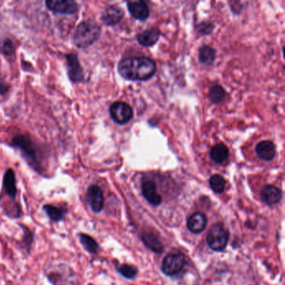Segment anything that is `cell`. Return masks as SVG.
I'll return each instance as SVG.
<instances>
[{"instance_id":"6da1fadb","label":"cell","mask_w":285,"mask_h":285,"mask_svg":"<svg viewBox=\"0 0 285 285\" xmlns=\"http://www.w3.org/2000/svg\"><path fill=\"white\" fill-rule=\"evenodd\" d=\"M156 70V63L145 56L123 59L118 64L120 75L129 81H146L154 76Z\"/></svg>"},{"instance_id":"7a4b0ae2","label":"cell","mask_w":285,"mask_h":285,"mask_svg":"<svg viewBox=\"0 0 285 285\" xmlns=\"http://www.w3.org/2000/svg\"><path fill=\"white\" fill-rule=\"evenodd\" d=\"M102 34V29L96 21L84 20L79 24L74 34V44L79 49H85L95 44Z\"/></svg>"},{"instance_id":"3957f363","label":"cell","mask_w":285,"mask_h":285,"mask_svg":"<svg viewBox=\"0 0 285 285\" xmlns=\"http://www.w3.org/2000/svg\"><path fill=\"white\" fill-rule=\"evenodd\" d=\"M12 144L15 147L20 149L22 151V153L26 157L29 164L37 172H40V166H40V163H39L38 151H37L35 143L29 139V137L23 136V135L18 136L13 139Z\"/></svg>"},{"instance_id":"277c9868","label":"cell","mask_w":285,"mask_h":285,"mask_svg":"<svg viewBox=\"0 0 285 285\" xmlns=\"http://www.w3.org/2000/svg\"><path fill=\"white\" fill-rule=\"evenodd\" d=\"M229 232L223 224H213L207 233V243L214 251H223L227 247Z\"/></svg>"},{"instance_id":"5b68a950","label":"cell","mask_w":285,"mask_h":285,"mask_svg":"<svg viewBox=\"0 0 285 285\" xmlns=\"http://www.w3.org/2000/svg\"><path fill=\"white\" fill-rule=\"evenodd\" d=\"M185 265V257L180 252L169 253L163 259L162 270L167 276H174L183 270Z\"/></svg>"},{"instance_id":"8992f818","label":"cell","mask_w":285,"mask_h":285,"mask_svg":"<svg viewBox=\"0 0 285 285\" xmlns=\"http://www.w3.org/2000/svg\"><path fill=\"white\" fill-rule=\"evenodd\" d=\"M110 114L114 122L119 125H125L133 117L132 108L125 102L113 103L110 107Z\"/></svg>"},{"instance_id":"52a82bcc","label":"cell","mask_w":285,"mask_h":285,"mask_svg":"<svg viewBox=\"0 0 285 285\" xmlns=\"http://www.w3.org/2000/svg\"><path fill=\"white\" fill-rule=\"evenodd\" d=\"M45 4L50 11L61 15H74L78 11V4L73 0H49Z\"/></svg>"},{"instance_id":"ba28073f","label":"cell","mask_w":285,"mask_h":285,"mask_svg":"<svg viewBox=\"0 0 285 285\" xmlns=\"http://www.w3.org/2000/svg\"><path fill=\"white\" fill-rule=\"evenodd\" d=\"M86 200L94 213H99L104 207V194L97 185H91L86 192Z\"/></svg>"},{"instance_id":"9c48e42d","label":"cell","mask_w":285,"mask_h":285,"mask_svg":"<svg viewBox=\"0 0 285 285\" xmlns=\"http://www.w3.org/2000/svg\"><path fill=\"white\" fill-rule=\"evenodd\" d=\"M66 57L68 76L73 83H80L84 80V72L82 69L78 56L76 54H69Z\"/></svg>"},{"instance_id":"30bf717a","label":"cell","mask_w":285,"mask_h":285,"mask_svg":"<svg viewBox=\"0 0 285 285\" xmlns=\"http://www.w3.org/2000/svg\"><path fill=\"white\" fill-rule=\"evenodd\" d=\"M283 194L281 190L274 185H266L260 191V198L263 203L268 206L276 205L281 201Z\"/></svg>"},{"instance_id":"8fae6325","label":"cell","mask_w":285,"mask_h":285,"mask_svg":"<svg viewBox=\"0 0 285 285\" xmlns=\"http://www.w3.org/2000/svg\"><path fill=\"white\" fill-rule=\"evenodd\" d=\"M142 194L149 204L153 206L160 205L163 201L160 194L157 192V184L153 181L145 180L142 183Z\"/></svg>"},{"instance_id":"7c38bea8","label":"cell","mask_w":285,"mask_h":285,"mask_svg":"<svg viewBox=\"0 0 285 285\" xmlns=\"http://www.w3.org/2000/svg\"><path fill=\"white\" fill-rule=\"evenodd\" d=\"M127 9L132 17L138 20L145 21L150 15L148 6L143 1H129L127 2Z\"/></svg>"},{"instance_id":"4fadbf2b","label":"cell","mask_w":285,"mask_h":285,"mask_svg":"<svg viewBox=\"0 0 285 285\" xmlns=\"http://www.w3.org/2000/svg\"><path fill=\"white\" fill-rule=\"evenodd\" d=\"M124 17L122 9H120L117 6L111 5L107 7L102 14V20L103 23L112 26L120 23Z\"/></svg>"},{"instance_id":"5bb4252c","label":"cell","mask_w":285,"mask_h":285,"mask_svg":"<svg viewBox=\"0 0 285 285\" xmlns=\"http://www.w3.org/2000/svg\"><path fill=\"white\" fill-rule=\"evenodd\" d=\"M258 157L264 161H272L276 155V148L273 142L271 141H262L256 145L255 148Z\"/></svg>"},{"instance_id":"9a60e30c","label":"cell","mask_w":285,"mask_h":285,"mask_svg":"<svg viewBox=\"0 0 285 285\" xmlns=\"http://www.w3.org/2000/svg\"><path fill=\"white\" fill-rule=\"evenodd\" d=\"M207 216L204 213H195L187 219V227L193 233H200L207 226Z\"/></svg>"},{"instance_id":"2e32d148","label":"cell","mask_w":285,"mask_h":285,"mask_svg":"<svg viewBox=\"0 0 285 285\" xmlns=\"http://www.w3.org/2000/svg\"><path fill=\"white\" fill-rule=\"evenodd\" d=\"M3 186L6 194L11 199H15L17 195V186L15 173L12 169H8L6 171L3 176Z\"/></svg>"},{"instance_id":"e0dca14e","label":"cell","mask_w":285,"mask_h":285,"mask_svg":"<svg viewBox=\"0 0 285 285\" xmlns=\"http://www.w3.org/2000/svg\"><path fill=\"white\" fill-rule=\"evenodd\" d=\"M160 37V31L157 29L145 30L137 35V41L142 46L150 47L154 45Z\"/></svg>"},{"instance_id":"ac0fdd59","label":"cell","mask_w":285,"mask_h":285,"mask_svg":"<svg viewBox=\"0 0 285 285\" xmlns=\"http://www.w3.org/2000/svg\"><path fill=\"white\" fill-rule=\"evenodd\" d=\"M142 239L146 247L156 253H162L164 249L163 243L159 238L152 232H144Z\"/></svg>"},{"instance_id":"d6986e66","label":"cell","mask_w":285,"mask_h":285,"mask_svg":"<svg viewBox=\"0 0 285 285\" xmlns=\"http://www.w3.org/2000/svg\"><path fill=\"white\" fill-rule=\"evenodd\" d=\"M43 210L50 218V220L55 223L64 220V217L67 213V210L64 207H57L52 204H45L43 206Z\"/></svg>"},{"instance_id":"ffe728a7","label":"cell","mask_w":285,"mask_h":285,"mask_svg":"<svg viewBox=\"0 0 285 285\" xmlns=\"http://www.w3.org/2000/svg\"><path fill=\"white\" fill-rule=\"evenodd\" d=\"M228 156H229V151L227 146L223 143H219L214 145L210 151V158L213 162L218 164L224 163L228 158Z\"/></svg>"},{"instance_id":"44dd1931","label":"cell","mask_w":285,"mask_h":285,"mask_svg":"<svg viewBox=\"0 0 285 285\" xmlns=\"http://www.w3.org/2000/svg\"><path fill=\"white\" fill-rule=\"evenodd\" d=\"M78 236L81 244L88 253H91V254H96L98 253L100 247L96 239L92 238L91 236L88 235L86 233H79Z\"/></svg>"},{"instance_id":"7402d4cb","label":"cell","mask_w":285,"mask_h":285,"mask_svg":"<svg viewBox=\"0 0 285 285\" xmlns=\"http://www.w3.org/2000/svg\"><path fill=\"white\" fill-rule=\"evenodd\" d=\"M215 50L213 48L208 45H204L199 49V61L201 63L207 65L212 64L215 60Z\"/></svg>"},{"instance_id":"603a6c76","label":"cell","mask_w":285,"mask_h":285,"mask_svg":"<svg viewBox=\"0 0 285 285\" xmlns=\"http://www.w3.org/2000/svg\"><path fill=\"white\" fill-rule=\"evenodd\" d=\"M210 187L216 193H223L226 186V181L221 175H213L209 179Z\"/></svg>"},{"instance_id":"cb8c5ba5","label":"cell","mask_w":285,"mask_h":285,"mask_svg":"<svg viewBox=\"0 0 285 285\" xmlns=\"http://www.w3.org/2000/svg\"><path fill=\"white\" fill-rule=\"evenodd\" d=\"M209 100L214 104H218L223 102L225 99L226 92L224 88L222 87L219 84H215L213 87L210 89L209 91Z\"/></svg>"},{"instance_id":"d4e9b609","label":"cell","mask_w":285,"mask_h":285,"mask_svg":"<svg viewBox=\"0 0 285 285\" xmlns=\"http://www.w3.org/2000/svg\"><path fill=\"white\" fill-rule=\"evenodd\" d=\"M20 226L23 231L22 245L26 249L27 252L29 253L30 247L32 246L33 242H34V233H32L31 230L29 229V227L24 226L23 224H20Z\"/></svg>"},{"instance_id":"484cf974","label":"cell","mask_w":285,"mask_h":285,"mask_svg":"<svg viewBox=\"0 0 285 285\" xmlns=\"http://www.w3.org/2000/svg\"><path fill=\"white\" fill-rule=\"evenodd\" d=\"M117 269L118 273L122 274L125 279H134L137 275V269L132 265H117Z\"/></svg>"},{"instance_id":"4316f807","label":"cell","mask_w":285,"mask_h":285,"mask_svg":"<svg viewBox=\"0 0 285 285\" xmlns=\"http://www.w3.org/2000/svg\"><path fill=\"white\" fill-rule=\"evenodd\" d=\"M0 51L5 56H12L15 52V46L9 39L0 37Z\"/></svg>"},{"instance_id":"83f0119b","label":"cell","mask_w":285,"mask_h":285,"mask_svg":"<svg viewBox=\"0 0 285 285\" xmlns=\"http://www.w3.org/2000/svg\"><path fill=\"white\" fill-rule=\"evenodd\" d=\"M197 29L202 35H209L213 30V25L212 23L203 22L200 24H198Z\"/></svg>"},{"instance_id":"f1b7e54d","label":"cell","mask_w":285,"mask_h":285,"mask_svg":"<svg viewBox=\"0 0 285 285\" xmlns=\"http://www.w3.org/2000/svg\"><path fill=\"white\" fill-rule=\"evenodd\" d=\"M9 90V86L8 84H6L5 82L0 81V94L1 95H4L7 93Z\"/></svg>"}]
</instances>
